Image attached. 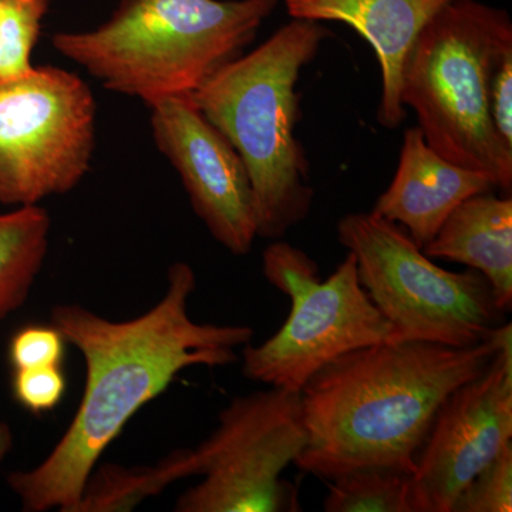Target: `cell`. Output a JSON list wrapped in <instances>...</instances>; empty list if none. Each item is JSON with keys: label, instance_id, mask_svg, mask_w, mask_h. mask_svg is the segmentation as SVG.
I'll use <instances>...</instances> for the list:
<instances>
[{"label": "cell", "instance_id": "1", "mask_svg": "<svg viewBox=\"0 0 512 512\" xmlns=\"http://www.w3.org/2000/svg\"><path fill=\"white\" fill-rule=\"evenodd\" d=\"M163 298L150 311L114 322L80 305H56L52 325L82 353L86 383L72 423L39 466L6 481L26 512H74L87 481L131 417L183 370L238 362L251 343L249 326L195 322L197 276L187 262L168 268Z\"/></svg>", "mask_w": 512, "mask_h": 512}, {"label": "cell", "instance_id": "2", "mask_svg": "<svg viewBox=\"0 0 512 512\" xmlns=\"http://www.w3.org/2000/svg\"><path fill=\"white\" fill-rule=\"evenodd\" d=\"M511 340L505 322L468 348L384 342L333 360L302 387L308 443L296 466L328 480L360 468L412 474L448 396L480 376Z\"/></svg>", "mask_w": 512, "mask_h": 512}, {"label": "cell", "instance_id": "3", "mask_svg": "<svg viewBox=\"0 0 512 512\" xmlns=\"http://www.w3.org/2000/svg\"><path fill=\"white\" fill-rule=\"evenodd\" d=\"M330 37L323 23L292 19L190 96L247 167L259 238H284L311 214V165L296 136L298 82Z\"/></svg>", "mask_w": 512, "mask_h": 512}, {"label": "cell", "instance_id": "4", "mask_svg": "<svg viewBox=\"0 0 512 512\" xmlns=\"http://www.w3.org/2000/svg\"><path fill=\"white\" fill-rule=\"evenodd\" d=\"M279 0H119L84 32H57L52 46L104 89L147 107L191 96L247 52Z\"/></svg>", "mask_w": 512, "mask_h": 512}, {"label": "cell", "instance_id": "5", "mask_svg": "<svg viewBox=\"0 0 512 512\" xmlns=\"http://www.w3.org/2000/svg\"><path fill=\"white\" fill-rule=\"evenodd\" d=\"M508 42L507 10L450 0L417 37L400 90L427 144L450 163L487 175L504 195L512 190V150L495 133L488 79L495 55Z\"/></svg>", "mask_w": 512, "mask_h": 512}, {"label": "cell", "instance_id": "6", "mask_svg": "<svg viewBox=\"0 0 512 512\" xmlns=\"http://www.w3.org/2000/svg\"><path fill=\"white\" fill-rule=\"evenodd\" d=\"M336 234L355 256L360 285L392 325V342L468 348L504 325L505 312L483 274L440 268L394 222L352 212L340 218Z\"/></svg>", "mask_w": 512, "mask_h": 512}, {"label": "cell", "instance_id": "7", "mask_svg": "<svg viewBox=\"0 0 512 512\" xmlns=\"http://www.w3.org/2000/svg\"><path fill=\"white\" fill-rule=\"evenodd\" d=\"M306 443L301 393L269 387L235 397L207 440L157 464L167 485L202 477L180 495L178 512L299 511L295 490L281 476Z\"/></svg>", "mask_w": 512, "mask_h": 512}, {"label": "cell", "instance_id": "8", "mask_svg": "<svg viewBox=\"0 0 512 512\" xmlns=\"http://www.w3.org/2000/svg\"><path fill=\"white\" fill-rule=\"evenodd\" d=\"M97 103L56 66L0 80V205L28 207L73 191L90 171Z\"/></svg>", "mask_w": 512, "mask_h": 512}, {"label": "cell", "instance_id": "9", "mask_svg": "<svg viewBox=\"0 0 512 512\" xmlns=\"http://www.w3.org/2000/svg\"><path fill=\"white\" fill-rule=\"evenodd\" d=\"M392 338V325L360 285L355 256L348 252L328 279L293 299L274 336L244 346L242 372L254 382L301 393L333 360Z\"/></svg>", "mask_w": 512, "mask_h": 512}, {"label": "cell", "instance_id": "10", "mask_svg": "<svg viewBox=\"0 0 512 512\" xmlns=\"http://www.w3.org/2000/svg\"><path fill=\"white\" fill-rule=\"evenodd\" d=\"M512 441V340L440 407L410 483L413 512H451L458 495Z\"/></svg>", "mask_w": 512, "mask_h": 512}, {"label": "cell", "instance_id": "11", "mask_svg": "<svg viewBox=\"0 0 512 512\" xmlns=\"http://www.w3.org/2000/svg\"><path fill=\"white\" fill-rule=\"evenodd\" d=\"M148 109L154 143L180 175L195 215L228 252L248 255L258 220L242 158L190 96L168 97Z\"/></svg>", "mask_w": 512, "mask_h": 512}, {"label": "cell", "instance_id": "12", "mask_svg": "<svg viewBox=\"0 0 512 512\" xmlns=\"http://www.w3.org/2000/svg\"><path fill=\"white\" fill-rule=\"evenodd\" d=\"M291 19L343 23L375 52L382 77L377 121L387 130L402 126L404 66L424 26L450 0H282Z\"/></svg>", "mask_w": 512, "mask_h": 512}, {"label": "cell", "instance_id": "13", "mask_svg": "<svg viewBox=\"0 0 512 512\" xmlns=\"http://www.w3.org/2000/svg\"><path fill=\"white\" fill-rule=\"evenodd\" d=\"M493 190L490 177L450 163L427 144L419 127H410L392 183L370 212L402 227L423 249L461 202Z\"/></svg>", "mask_w": 512, "mask_h": 512}, {"label": "cell", "instance_id": "14", "mask_svg": "<svg viewBox=\"0 0 512 512\" xmlns=\"http://www.w3.org/2000/svg\"><path fill=\"white\" fill-rule=\"evenodd\" d=\"M431 259L476 269L490 282L495 303L512 305V198L481 192L448 215L433 241L423 248Z\"/></svg>", "mask_w": 512, "mask_h": 512}, {"label": "cell", "instance_id": "15", "mask_svg": "<svg viewBox=\"0 0 512 512\" xmlns=\"http://www.w3.org/2000/svg\"><path fill=\"white\" fill-rule=\"evenodd\" d=\"M52 220L40 205L0 214V330L28 301L50 245Z\"/></svg>", "mask_w": 512, "mask_h": 512}, {"label": "cell", "instance_id": "16", "mask_svg": "<svg viewBox=\"0 0 512 512\" xmlns=\"http://www.w3.org/2000/svg\"><path fill=\"white\" fill-rule=\"evenodd\" d=\"M412 474L393 468H360L333 478L326 512H413Z\"/></svg>", "mask_w": 512, "mask_h": 512}, {"label": "cell", "instance_id": "17", "mask_svg": "<svg viewBox=\"0 0 512 512\" xmlns=\"http://www.w3.org/2000/svg\"><path fill=\"white\" fill-rule=\"evenodd\" d=\"M50 0H3L0 9V80L33 70L35 49Z\"/></svg>", "mask_w": 512, "mask_h": 512}, {"label": "cell", "instance_id": "18", "mask_svg": "<svg viewBox=\"0 0 512 512\" xmlns=\"http://www.w3.org/2000/svg\"><path fill=\"white\" fill-rule=\"evenodd\" d=\"M512 511V441L458 495L451 512Z\"/></svg>", "mask_w": 512, "mask_h": 512}, {"label": "cell", "instance_id": "19", "mask_svg": "<svg viewBox=\"0 0 512 512\" xmlns=\"http://www.w3.org/2000/svg\"><path fill=\"white\" fill-rule=\"evenodd\" d=\"M262 271L266 281L291 301L320 281L319 266L311 256L279 239L262 254Z\"/></svg>", "mask_w": 512, "mask_h": 512}, {"label": "cell", "instance_id": "20", "mask_svg": "<svg viewBox=\"0 0 512 512\" xmlns=\"http://www.w3.org/2000/svg\"><path fill=\"white\" fill-rule=\"evenodd\" d=\"M66 343L56 326H25L10 339V365L13 370L62 366Z\"/></svg>", "mask_w": 512, "mask_h": 512}, {"label": "cell", "instance_id": "21", "mask_svg": "<svg viewBox=\"0 0 512 512\" xmlns=\"http://www.w3.org/2000/svg\"><path fill=\"white\" fill-rule=\"evenodd\" d=\"M13 397L33 414L52 412L66 392L62 366L13 370Z\"/></svg>", "mask_w": 512, "mask_h": 512}, {"label": "cell", "instance_id": "22", "mask_svg": "<svg viewBox=\"0 0 512 512\" xmlns=\"http://www.w3.org/2000/svg\"><path fill=\"white\" fill-rule=\"evenodd\" d=\"M488 109L495 133L512 150V42L494 57L488 79Z\"/></svg>", "mask_w": 512, "mask_h": 512}, {"label": "cell", "instance_id": "23", "mask_svg": "<svg viewBox=\"0 0 512 512\" xmlns=\"http://www.w3.org/2000/svg\"><path fill=\"white\" fill-rule=\"evenodd\" d=\"M13 447H15V434L12 427L5 420L0 419V466L12 453Z\"/></svg>", "mask_w": 512, "mask_h": 512}, {"label": "cell", "instance_id": "24", "mask_svg": "<svg viewBox=\"0 0 512 512\" xmlns=\"http://www.w3.org/2000/svg\"><path fill=\"white\" fill-rule=\"evenodd\" d=\"M3 0H0V9H2Z\"/></svg>", "mask_w": 512, "mask_h": 512}]
</instances>
